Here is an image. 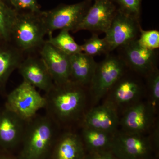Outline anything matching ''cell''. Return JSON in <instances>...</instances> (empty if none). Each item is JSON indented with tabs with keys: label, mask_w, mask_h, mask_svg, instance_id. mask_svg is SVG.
Returning <instances> with one entry per match:
<instances>
[{
	"label": "cell",
	"mask_w": 159,
	"mask_h": 159,
	"mask_svg": "<svg viewBox=\"0 0 159 159\" xmlns=\"http://www.w3.org/2000/svg\"><path fill=\"white\" fill-rule=\"evenodd\" d=\"M86 89L71 81L54 84L44 96L46 115L59 127L79 121L84 115Z\"/></svg>",
	"instance_id": "obj_1"
},
{
	"label": "cell",
	"mask_w": 159,
	"mask_h": 159,
	"mask_svg": "<svg viewBox=\"0 0 159 159\" xmlns=\"http://www.w3.org/2000/svg\"><path fill=\"white\" fill-rule=\"evenodd\" d=\"M59 127L47 115L27 121L21 142L19 159H49Z\"/></svg>",
	"instance_id": "obj_2"
},
{
	"label": "cell",
	"mask_w": 159,
	"mask_h": 159,
	"mask_svg": "<svg viewBox=\"0 0 159 159\" xmlns=\"http://www.w3.org/2000/svg\"><path fill=\"white\" fill-rule=\"evenodd\" d=\"M41 11L18 12L10 43L23 53L40 49L45 42L44 39L48 33Z\"/></svg>",
	"instance_id": "obj_3"
},
{
	"label": "cell",
	"mask_w": 159,
	"mask_h": 159,
	"mask_svg": "<svg viewBox=\"0 0 159 159\" xmlns=\"http://www.w3.org/2000/svg\"><path fill=\"white\" fill-rule=\"evenodd\" d=\"M102 61L97 63L95 73L89 86L94 102H99L108 93L115 84L128 70L118 54H106Z\"/></svg>",
	"instance_id": "obj_4"
},
{
	"label": "cell",
	"mask_w": 159,
	"mask_h": 159,
	"mask_svg": "<svg viewBox=\"0 0 159 159\" xmlns=\"http://www.w3.org/2000/svg\"><path fill=\"white\" fill-rule=\"evenodd\" d=\"M92 1L84 0L72 5H61L49 11H42L48 34L64 29L74 32L92 6Z\"/></svg>",
	"instance_id": "obj_5"
},
{
	"label": "cell",
	"mask_w": 159,
	"mask_h": 159,
	"mask_svg": "<svg viewBox=\"0 0 159 159\" xmlns=\"http://www.w3.org/2000/svg\"><path fill=\"white\" fill-rule=\"evenodd\" d=\"M46 105L44 96L23 81L7 96L5 106L26 121L32 119Z\"/></svg>",
	"instance_id": "obj_6"
},
{
	"label": "cell",
	"mask_w": 159,
	"mask_h": 159,
	"mask_svg": "<svg viewBox=\"0 0 159 159\" xmlns=\"http://www.w3.org/2000/svg\"><path fill=\"white\" fill-rule=\"evenodd\" d=\"M149 138L144 134L116 132L111 150L118 159H152L154 150Z\"/></svg>",
	"instance_id": "obj_7"
},
{
	"label": "cell",
	"mask_w": 159,
	"mask_h": 159,
	"mask_svg": "<svg viewBox=\"0 0 159 159\" xmlns=\"http://www.w3.org/2000/svg\"><path fill=\"white\" fill-rule=\"evenodd\" d=\"M127 68L141 77H145L158 68V55L157 50L142 47L138 39L116 49Z\"/></svg>",
	"instance_id": "obj_8"
},
{
	"label": "cell",
	"mask_w": 159,
	"mask_h": 159,
	"mask_svg": "<svg viewBox=\"0 0 159 159\" xmlns=\"http://www.w3.org/2000/svg\"><path fill=\"white\" fill-rule=\"evenodd\" d=\"M140 19L125 14L117 9L104 38L111 52L138 39L142 29Z\"/></svg>",
	"instance_id": "obj_9"
},
{
	"label": "cell",
	"mask_w": 159,
	"mask_h": 159,
	"mask_svg": "<svg viewBox=\"0 0 159 159\" xmlns=\"http://www.w3.org/2000/svg\"><path fill=\"white\" fill-rule=\"evenodd\" d=\"M27 122L5 105L0 107V151L12 153L20 146Z\"/></svg>",
	"instance_id": "obj_10"
},
{
	"label": "cell",
	"mask_w": 159,
	"mask_h": 159,
	"mask_svg": "<svg viewBox=\"0 0 159 159\" xmlns=\"http://www.w3.org/2000/svg\"><path fill=\"white\" fill-rule=\"evenodd\" d=\"M128 70L113 86L107 95L108 102L117 107L130 106L139 102L145 87L144 83L136 75L128 73Z\"/></svg>",
	"instance_id": "obj_11"
},
{
	"label": "cell",
	"mask_w": 159,
	"mask_h": 159,
	"mask_svg": "<svg viewBox=\"0 0 159 159\" xmlns=\"http://www.w3.org/2000/svg\"><path fill=\"white\" fill-rule=\"evenodd\" d=\"M117 11L112 0H96L74 32L88 30L93 33H105L109 28Z\"/></svg>",
	"instance_id": "obj_12"
},
{
	"label": "cell",
	"mask_w": 159,
	"mask_h": 159,
	"mask_svg": "<svg viewBox=\"0 0 159 159\" xmlns=\"http://www.w3.org/2000/svg\"><path fill=\"white\" fill-rule=\"evenodd\" d=\"M155 114L148 102L139 101L126 108L120 124L123 131L144 134L153 126Z\"/></svg>",
	"instance_id": "obj_13"
},
{
	"label": "cell",
	"mask_w": 159,
	"mask_h": 159,
	"mask_svg": "<svg viewBox=\"0 0 159 159\" xmlns=\"http://www.w3.org/2000/svg\"><path fill=\"white\" fill-rule=\"evenodd\" d=\"M17 69L23 81L36 89L47 93L54 86L51 74L40 56H29L24 58Z\"/></svg>",
	"instance_id": "obj_14"
},
{
	"label": "cell",
	"mask_w": 159,
	"mask_h": 159,
	"mask_svg": "<svg viewBox=\"0 0 159 159\" xmlns=\"http://www.w3.org/2000/svg\"><path fill=\"white\" fill-rule=\"evenodd\" d=\"M39 50L40 56L48 70L54 84H62L70 81V56L46 41Z\"/></svg>",
	"instance_id": "obj_15"
},
{
	"label": "cell",
	"mask_w": 159,
	"mask_h": 159,
	"mask_svg": "<svg viewBox=\"0 0 159 159\" xmlns=\"http://www.w3.org/2000/svg\"><path fill=\"white\" fill-rule=\"evenodd\" d=\"M119 124L117 109L108 101L102 105L93 107L83 117V127L113 134L116 132Z\"/></svg>",
	"instance_id": "obj_16"
},
{
	"label": "cell",
	"mask_w": 159,
	"mask_h": 159,
	"mask_svg": "<svg viewBox=\"0 0 159 159\" xmlns=\"http://www.w3.org/2000/svg\"><path fill=\"white\" fill-rule=\"evenodd\" d=\"M85 151L81 137L67 131L58 135L49 159H84Z\"/></svg>",
	"instance_id": "obj_17"
},
{
	"label": "cell",
	"mask_w": 159,
	"mask_h": 159,
	"mask_svg": "<svg viewBox=\"0 0 159 159\" xmlns=\"http://www.w3.org/2000/svg\"><path fill=\"white\" fill-rule=\"evenodd\" d=\"M70 81L89 87L97 63L94 57L83 52L70 56Z\"/></svg>",
	"instance_id": "obj_18"
},
{
	"label": "cell",
	"mask_w": 159,
	"mask_h": 159,
	"mask_svg": "<svg viewBox=\"0 0 159 159\" xmlns=\"http://www.w3.org/2000/svg\"><path fill=\"white\" fill-rule=\"evenodd\" d=\"M24 53L10 43L0 44V92L24 59Z\"/></svg>",
	"instance_id": "obj_19"
},
{
	"label": "cell",
	"mask_w": 159,
	"mask_h": 159,
	"mask_svg": "<svg viewBox=\"0 0 159 159\" xmlns=\"http://www.w3.org/2000/svg\"><path fill=\"white\" fill-rule=\"evenodd\" d=\"M114 134L86 127H83L82 139L89 152L111 150Z\"/></svg>",
	"instance_id": "obj_20"
},
{
	"label": "cell",
	"mask_w": 159,
	"mask_h": 159,
	"mask_svg": "<svg viewBox=\"0 0 159 159\" xmlns=\"http://www.w3.org/2000/svg\"><path fill=\"white\" fill-rule=\"evenodd\" d=\"M18 12L0 0V39L4 42L10 43L11 32Z\"/></svg>",
	"instance_id": "obj_21"
},
{
	"label": "cell",
	"mask_w": 159,
	"mask_h": 159,
	"mask_svg": "<svg viewBox=\"0 0 159 159\" xmlns=\"http://www.w3.org/2000/svg\"><path fill=\"white\" fill-rule=\"evenodd\" d=\"M47 42L66 55L70 56L82 52L81 46L78 45L70 34L68 30H61L57 36L53 37L52 34H49Z\"/></svg>",
	"instance_id": "obj_22"
},
{
	"label": "cell",
	"mask_w": 159,
	"mask_h": 159,
	"mask_svg": "<svg viewBox=\"0 0 159 159\" xmlns=\"http://www.w3.org/2000/svg\"><path fill=\"white\" fill-rule=\"evenodd\" d=\"M80 46L83 53L93 57L111 52L105 39L100 38L96 33H93L92 36L85 40L84 43Z\"/></svg>",
	"instance_id": "obj_23"
},
{
	"label": "cell",
	"mask_w": 159,
	"mask_h": 159,
	"mask_svg": "<svg viewBox=\"0 0 159 159\" xmlns=\"http://www.w3.org/2000/svg\"><path fill=\"white\" fill-rule=\"evenodd\" d=\"M146 89L148 96V105L155 114L156 113L159 104V71L157 68L145 77Z\"/></svg>",
	"instance_id": "obj_24"
},
{
	"label": "cell",
	"mask_w": 159,
	"mask_h": 159,
	"mask_svg": "<svg viewBox=\"0 0 159 159\" xmlns=\"http://www.w3.org/2000/svg\"><path fill=\"white\" fill-rule=\"evenodd\" d=\"M117 9L125 14L140 19L142 0H112Z\"/></svg>",
	"instance_id": "obj_25"
},
{
	"label": "cell",
	"mask_w": 159,
	"mask_h": 159,
	"mask_svg": "<svg viewBox=\"0 0 159 159\" xmlns=\"http://www.w3.org/2000/svg\"><path fill=\"white\" fill-rule=\"evenodd\" d=\"M142 47L148 50L155 51L159 48V31L157 30H145L142 29L138 39Z\"/></svg>",
	"instance_id": "obj_26"
},
{
	"label": "cell",
	"mask_w": 159,
	"mask_h": 159,
	"mask_svg": "<svg viewBox=\"0 0 159 159\" xmlns=\"http://www.w3.org/2000/svg\"><path fill=\"white\" fill-rule=\"evenodd\" d=\"M13 9L17 12L20 11H26L25 12L39 13L40 9L37 0H9Z\"/></svg>",
	"instance_id": "obj_27"
},
{
	"label": "cell",
	"mask_w": 159,
	"mask_h": 159,
	"mask_svg": "<svg viewBox=\"0 0 159 159\" xmlns=\"http://www.w3.org/2000/svg\"><path fill=\"white\" fill-rule=\"evenodd\" d=\"M84 159H118L111 150L103 151L86 154Z\"/></svg>",
	"instance_id": "obj_28"
},
{
	"label": "cell",
	"mask_w": 159,
	"mask_h": 159,
	"mask_svg": "<svg viewBox=\"0 0 159 159\" xmlns=\"http://www.w3.org/2000/svg\"><path fill=\"white\" fill-rule=\"evenodd\" d=\"M154 129L153 133L152 135L149 138L153 145V147L154 149L157 150L159 148V126L158 123H156V125L154 126Z\"/></svg>",
	"instance_id": "obj_29"
},
{
	"label": "cell",
	"mask_w": 159,
	"mask_h": 159,
	"mask_svg": "<svg viewBox=\"0 0 159 159\" xmlns=\"http://www.w3.org/2000/svg\"><path fill=\"white\" fill-rule=\"evenodd\" d=\"M0 159H19L11 153L0 151Z\"/></svg>",
	"instance_id": "obj_30"
},
{
	"label": "cell",
	"mask_w": 159,
	"mask_h": 159,
	"mask_svg": "<svg viewBox=\"0 0 159 159\" xmlns=\"http://www.w3.org/2000/svg\"><path fill=\"white\" fill-rule=\"evenodd\" d=\"M4 43V42L2 41V40L0 39V44L2 43Z\"/></svg>",
	"instance_id": "obj_31"
},
{
	"label": "cell",
	"mask_w": 159,
	"mask_h": 159,
	"mask_svg": "<svg viewBox=\"0 0 159 159\" xmlns=\"http://www.w3.org/2000/svg\"><path fill=\"white\" fill-rule=\"evenodd\" d=\"M6 1H8V2H9V0H6Z\"/></svg>",
	"instance_id": "obj_32"
},
{
	"label": "cell",
	"mask_w": 159,
	"mask_h": 159,
	"mask_svg": "<svg viewBox=\"0 0 159 159\" xmlns=\"http://www.w3.org/2000/svg\"><path fill=\"white\" fill-rule=\"evenodd\" d=\"M93 1H96V0H93Z\"/></svg>",
	"instance_id": "obj_33"
}]
</instances>
